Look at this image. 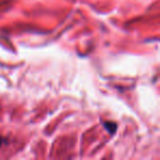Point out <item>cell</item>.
<instances>
[{"label":"cell","mask_w":160,"mask_h":160,"mask_svg":"<svg viewBox=\"0 0 160 160\" xmlns=\"http://www.w3.org/2000/svg\"><path fill=\"white\" fill-rule=\"evenodd\" d=\"M104 127L109 131L110 134H113L116 129V123H113V122H105L104 123Z\"/></svg>","instance_id":"obj_1"},{"label":"cell","mask_w":160,"mask_h":160,"mask_svg":"<svg viewBox=\"0 0 160 160\" xmlns=\"http://www.w3.org/2000/svg\"><path fill=\"white\" fill-rule=\"evenodd\" d=\"M1 144H2V138L0 137V146H1Z\"/></svg>","instance_id":"obj_2"}]
</instances>
